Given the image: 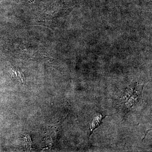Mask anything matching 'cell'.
<instances>
[{
	"label": "cell",
	"mask_w": 152,
	"mask_h": 152,
	"mask_svg": "<svg viewBox=\"0 0 152 152\" xmlns=\"http://www.w3.org/2000/svg\"><path fill=\"white\" fill-rule=\"evenodd\" d=\"M105 117H104L102 115L99 114L96 116L94 120H93L90 126V129H91V132H90V136L92 134L93 131L95 129H96L99 126L101 123H102V121L103 119Z\"/></svg>",
	"instance_id": "6da1fadb"
}]
</instances>
